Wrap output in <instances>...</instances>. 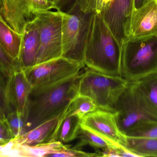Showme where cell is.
<instances>
[{"instance_id": "1", "label": "cell", "mask_w": 157, "mask_h": 157, "mask_svg": "<svg viewBox=\"0 0 157 157\" xmlns=\"http://www.w3.org/2000/svg\"><path fill=\"white\" fill-rule=\"evenodd\" d=\"M80 74L51 84L31 87L24 116L26 132L63 114L78 94Z\"/></svg>"}, {"instance_id": "2", "label": "cell", "mask_w": 157, "mask_h": 157, "mask_svg": "<svg viewBox=\"0 0 157 157\" xmlns=\"http://www.w3.org/2000/svg\"><path fill=\"white\" fill-rule=\"evenodd\" d=\"M121 47L100 14L95 12L84 53L87 68L114 76H121Z\"/></svg>"}, {"instance_id": "3", "label": "cell", "mask_w": 157, "mask_h": 157, "mask_svg": "<svg viewBox=\"0 0 157 157\" xmlns=\"http://www.w3.org/2000/svg\"><path fill=\"white\" fill-rule=\"evenodd\" d=\"M157 71V35L128 38L121 46V76L136 82Z\"/></svg>"}, {"instance_id": "4", "label": "cell", "mask_w": 157, "mask_h": 157, "mask_svg": "<svg viewBox=\"0 0 157 157\" xmlns=\"http://www.w3.org/2000/svg\"><path fill=\"white\" fill-rule=\"evenodd\" d=\"M118 126L125 135L138 125L157 121V111L142 91L138 82H129L114 108Z\"/></svg>"}, {"instance_id": "5", "label": "cell", "mask_w": 157, "mask_h": 157, "mask_svg": "<svg viewBox=\"0 0 157 157\" xmlns=\"http://www.w3.org/2000/svg\"><path fill=\"white\" fill-rule=\"evenodd\" d=\"M128 82L121 77L108 75L87 68L80 74L78 94L90 98L98 108L114 112V106Z\"/></svg>"}, {"instance_id": "6", "label": "cell", "mask_w": 157, "mask_h": 157, "mask_svg": "<svg viewBox=\"0 0 157 157\" xmlns=\"http://www.w3.org/2000/svg\"><path fill=\"white\" fill-rule=\"evenodd\" d=\"M95 12H84L77 3L69 13H61L63 17L62 57L84 65V53Z\"/></svg>"}, {"instance_id": "7", "label": "cell", "mask_w": 157, "mask_h": 157, "mask_svg": "<svg viewBox=\"0 0 157 157\" xmlns=\"http://www.w3.org/2000/svg\"><path fill=\"white\" fill-rule=\"evenodd\" d=\"M62 15L56 8L44 10L38 14L35 22L40 38L36 64L62 57Z\"/></svg>"}, {"instance_id": "8", "label": "cell", "mask_w": 157, "mask_h": 157, "mask_svg": "<svg viewBox=\"0 0 157 157\" xmlns=\"http://www.w3.org/2000/svg\"><path fill=\"white\" fill-rule=\"evenodd\" d=\"M85 67L82 64L60 57L24 69V72L33 87L62 81L80 73Z\"/></svg>"}, {"instance_id": "9", "label": "cell", "mask_w": 157, "mask_h": 157, "mask_svg": "<svg viewBox=\"0 0 157 157\" xmlns=\"http://www.w3.org/2000/svg\"><path fill=\"white\" fill-rule=\"evenodd\" d=\"M52 8L53 5L44 0H1L0 14L13 29L23 34L40 12Z\"/></svg>"}, {"instance_id": "10", "label": "cell", "mask_w": 157, "mask_h": 157, "mask_svg": "<svg viewBox=\"0 0 157 157\" xmlns=\"http://www.w3.org/2000/svg\"><path fill=\"white\" fill-rule=\"evenodd\" d=\"M81 126L119 147H126L127 136L118 126L115 112L97 109L82 118Z\"/></svg>"}, {"instance_id": "11", "label": "cell", "mask_w": 157, "mask_h": 157, "mask_svg": "<svg viewBox=\"0 0 157 157\" xmlns=\"http://www.w3.org/2000/svg\"><path fill=\"white\" fill-rule=\"evenodd\" d=\"M134 2V0H113L101 14L121 47L129 37Z\"/></svg>"}, {"instance_id": "12", "label": "cell", "mask_w": 157, "mask_h": 157, "mask_svg": "<svg viewBox=\"0 0 157 157\" xmlns=\"http://www.w3.org/2000/svg\"><path fill=\"white\" fill-rule=\"evenodd\" d=\"M157 35V0H150L137 9L131 17L129 37L138 39Z\"/></svg>"}, {"instance_id": "13", "label": "cell", "mask_w": 157, "mask_h": 157, "mask_svg": "<svg viewBox=\"0 0 157 157\" xmlns=\"http://www.w3.org/2000/svg\"><path fill=\"white\" fill-rule=\"evenodd\" d=\"M40 46L39 32L34 20L27 25L23 34L19 62L24 69L36 64Z\"/></svg>"}, {"instance_id": "14", "label": "cell", "mask_w": 157, "mask_h": 157, "mask_svg": "<svg viewBox=\"0 0 157 157\" xmlns=\"http://www.w3.org/2000/svg\"><path fill=\"white\" fill-rule=\"evenodd\" d=\"M60 116L26 132L14 142L20 144L33 146L55 141V131Z\"/></svg>"}, {"instance_id": "15", "label": "cell", "mask_w": 157, "mask_h": 157, "mask_svg": "<svg viewBox=\"0 0 157 157\" xmlns=\"http://www.w3.org/2000/svg\"><path fill=\"white\" fill-rule=\"evenodd\" d=\"M23 34L16 32L0 14V45L14 60L19 62Z\"/></svg>"}, {"instance_id": "16", "label": "cell", "mask_w": 157, "mask_h": 157, "mask_svg": "<svg viewBox=\"0 0 157 157\" xmlns=\"http://www.w3.org/2000/svg\"><path fill=\"white\" fill-rule=\"evenodd\" d=\"M64 146V144L59 141L33 146L20 144L14 142L13 148L15 157H53L59 152Z\"/></svg>"}, {"instance_id": "17", "label": "cell", "mask_w": 157, "mask_h": 157, "mask_svg": "<svg viewBox=\"0 0 157 157\" xmlns=\"http://www.w3.org/2000/svg\"><path fill=\"white\" fill-rule=\"evenodd\" d=\"M81 120L76 116L61 119L56 128L55 141L63 144L71 142L78 138Z\"/></svg>"}, {"instance_id": "18", "label": "cell", "mask_w": 157, "mask_h": 157, "mask_svg": "<svg viewBox=\"0 0 157 157\" xmlns=\"http://www.w3.org/2000/svg\"><path fill=\"white\" fill-rule=\"evenodd\" d=\"M78 138H79V141L74 147L75 148L81 149L82 147L84 146H90L96 150V153L98 154V156H101V151L105 149L109 148L118 149L124 147H119L115 145L114 144L82 127L81 125Z\"/></svg>"}, {"instance_id": "19", "label": "cell", "mask_w": 157, "mask_h": 157, "mask_svg": "<svg viewBox=\"0 0 157 157\" xmlns=\"http://www.w3.org/2000/svg\"><path fill=\"white\" fill-rule=\"evenodd\" d=\"M125 148L137 157H157V138L127 136Z\"/></svg>"}, {"instance_id": "20", "label": "cell", "mask_w": 157, "mask_h": 157, "mask_svg": "<svg viewBox=\"0 0 157 157\" xmlns=\"http://www.w3.org/2000/svg\"><path fill=\"white\" fill-rule=\"evenodd\" d=\"M97 109L98 107L90 98L78 94L70 102L60 118L76 116L82 120L85 115Z\"/></svg>"}, {"instance_id": "21", "label": "cell", "mask_w": 157, "mask_h": 157, "mask_svg": "<svg viewBox=\"0 0 157 157\" xmlns=\"http://www.w3.org/2000/svg\"><path fill=\"white\" fill-rule=\"evenodd\" d=\"M15 90L18 110L21 115L24 116L28 97L31 86L29 83L25 72L17 73L15 76Z\"/></svg>"}, {"instance_id": "22", "label": "cell", "mask_w": 157, "mask_h": 157, "mask_svg": "<svg viewBox=\"0 0 157 157\" xmlns=\"http://www.w3.org/2000/svg\"><path fill=\"white\" fill-rule=\"evenodd\" d=\"M137 82L149 102L157 111V71Z\"/></svg>"}, {"instance_id": "23", "label": "cell", "mask_w": 157, "mask_h": 157, "mask_svg": "<svg viewBox=\"0 0 157 157\" xmlns=\"http://www.w3.org/2000/svg\"><path fill=\"white\" fill-rule=\"evenodd\" d=\"M127 136L137 138H157V121H147L132 129Z\"/></svg>"}, {"instance_id": "24", "label": "cell", "mask_w": 157, "mask_h": 157, "mask_svg": "<svg viewBox=\"0 0 157 157\" xmlns=\"http://www.w3.org/2000/svg\"><path fill=\"white\" fill-rule=\"evenodd\" d=\"M9 126L12 132L17 137H19L26 132L24 126L25 123L18 116L11 117L9 120Z\"/></svg>"}, {"instance_id": "25", "label": "cell", "mask_w": 157, "mask_h": 157, "mask_svg": "<svg viewBox=\"0 0 157 157\" xmlns=\"http://www.w3.org/2000/svg\"><path fill=\"white\" fill-rule=\"evenodd\" d=\"M79 0H59L55 5V8L62 13H69Z\"/></svg>"}, {"instance_id": "26", "label": "cell", "mask_w": 157, "mask_h": 157, "mask_svg": "<svg viewBox=\"0 0 157 157\" xmlns=\"http://www.w3.org/2000/svg\"><path fill=\"white\" fill-rule=\"evenodd\" d=\"M19 62L12 59L0 45V66L11 68Z\"/></svg>"}, {"instance_id": "27", "label": "cell", "mask_w": 157, "mask_h": 157, "mask_svg": "<svg viewBox=\"0 0 157 157\" xmlns=\"http://www.w3.org/2000/svg\"><path fill=\"white\" fill-rule=\"evenodd\" d=\"M78 4L84 12H96V0H79Z\"/></svg>"}, {"instance_id": "28", "label": "cell", "mask_w": 157, "mask_h": 157, "mask_svg": "<svg viewBox=\"0 0 157 157\" xmlns=\"http://www.w3.org/2000/svg\"><path fill=\"white\" fill-rule=\"evenodd\" d=\"M113 0H96V12L100 14L103 13L110 5Z\"/></svg>"}, {"instance_id": "29", "label": "cell", "mask_w": 157, "mask_h": 157, "mask_svg": "<svg viewBox=\"0 0 157 157\" xmlns=\"http://www.w3.org/2000/svg\"><path fill=\"white\" fill-rule=\"evenodd\" d=\"M7 138V133L3 126L0 124V143Z\"/></svg>"}, {"instance_id": "30", "label": "cell", "mask_w": 157, "mask_h": 157, "mask_svg": "<svg viewBox=\"0 0 157 157\" xmlns=\"http://www.w3.org/2000/svg\"><path fill=\"white\" fill-rule=\"evenodd\" d=\"M149 1L150 0H134V9L139 8Z\"/></svg>"}, {"instance_id": "31", "label": "cell", "mask_w": 157, "mask_h": 157, "mask_svg": "<svg viewBox=\"0 0 157 157\" xmlns=\"http://www.w3.org/2000/svg\"><path fill=\"white\" fill-rule=\"evenodd\" d=\"M3 99L0 96V120L3 117Z\"/></svg>"}, {"instance_id": "32", "label": "cell", "mask_w": 157, "mask_h": 157, "mask_svg": "<svg viewBox=\"0 0 157 157\" xmlns=\"http://www.w3.org/2000/svg\"><path fill=\"white\" fill-rule=\"evenodd\" d=\"M3 88L2 84V82L0 80V96L3 99L4 98V91Z\"/></svg>"}, {"instance_id": "33", "label": "cell", "mask_w": 157, "mask_h": 157, "mask_svg": "<svg viewBox=\"0 0 157 157\" xmlns=\"http://www.w3.org/2000/svg\"><path fill=\"white\" fill-rule=\"evenodd\" d=\"M44 1H45V2H48L52 4L54 6H55V5L58 2L59 0H44Z\"/></svg>"}, {"instance_id": "34", "label": "cell", "mask_w": 157, "mask_h": 157, "mask_svg": "<svg viewBox=\"0 0 157 157\" xmlns=\"http://www.w3.org/2000/svg\"><path fill=\"white\" fill-rule=\"evenodd\" d=\"M1 0H0V7H1Z\"/></svg>"}]
</instances>
